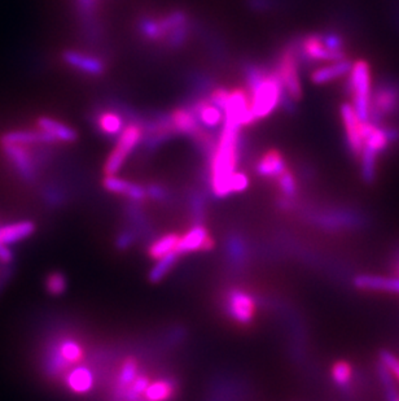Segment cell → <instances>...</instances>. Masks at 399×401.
Returning a JSON list of instances; mask_svg holds the SVG:
<instances>
[{
    "label": "cell",
    "mask_w": 399,
    "mask_h": 401,
    "mask_svg": "<svg viewBox=\"0 0 399 401\" xmlns=\"http://www.w3.org/2000/svg\"><path fill=\"white\" fill-rule=\"evenodd\" d=\"M242 126L233 119L224 117L219 142L215 144L212 158V188L214 195H230V179L236 172L237 151Z\"/></svg>",
    "instance_id": "1"
},
{
    "label": "cell",
    "mask_w": 399,
    "mask_h": 401,
    "mask_svg": "<svg viewBox=\"0 0 399 401\" xmlns=\"http://www.w3.org/2000/svg\"><path fill=\"white\" fill-rule=\"evenodd\" d=\"M247 82L256 120L267 117L287 96L276 72L266 73L260 68L251 66L247 70Z\"/></svg>",
    "instance_id": "2"
},
{
    "label": "cell",
    "mask_w": 399,
    "mask_h": 401,
    "mask_svg": "<svg viewBox=\"0 0 399 401\" xmlns=\"http://www.w3.org/2000/svg\"><path fill=\"white\" fill-rule=\"evenodd\" d=\"M347 75V91L353 96L354 111L361 121H370L372 98L370 66L364 60H358L354 63Z\"/></svg>",
    "instance_id": "3"
},
{
    "label": "cell",
    "mask_w": 399,
    "mask_h": 401,
    "mask_svg": "<svg viewBox=\"0 0 399 401\" xmlns=\"http://www.w3.org/2000/svg\"><path fill=\"white\" fill-rule=\"evenodd\" d=\"M141 137H143V130L138 125L131 123L129 126L123 128L116 147L111 151L109 158L105 162V167H104L105 176H116L120 172L125 160L127 159L132 149L138 146Z\"/></svg>",
    "instance_id": "4"
},
{
    "label": "cell",
    "mask_w": 399,
    "mask_h": 401,
    "mask_svg": "<svg viewBox=\"0 0 399 401\" xmlns=\"http://www.w3.org/2000/svg\"><path fill=\"white\" fill-rule=\"evenodd\" d=\"M279 78L284 87V91L287 93L290 100L299 102L302 99V86L301 78L298 75L297 57L293 50H287L279 61L278 70Z\"/></svg>",
    "instance_id": "5"
},
{
    "label": "cell",
    "mask_w": 399,
    "mask_h": 401,
    "mask_svg": "<svg viewBox=\"0 0 399 401\" xmlns=\"http://www.w3.org/2000/svg\"><path fill=\"white\" fill-rule=\"evenodd\" d=\"M170 123L173 126V130L175 133H182L191 135L197 142L206 144V146H213L212 137L203 129L201 123L198 121L197 116L192 109L188 108H177L170 114Z\"/></svg>",
    "instance_id": "6"
},
{
    "label": "cell",
    "mask_w": 399,
    "mask_h": 401,
    "mask_svg": "<svg viewBox=\"0 0 399 401\" xmlns=\"http://www.w3.org/2000/svg\"><path fill=\"white\" fill-rule=\"evenodd\" d=\"M398 102V89L391 84H382L372 93L370 121L379 123L397 109Z\"/></svg>",
    "instance_id": "7"
},
{
    "label": "cell",
    "mask_w": 399,
    "mask_h": 401,
    "mask_svg": "<svg viewBox=\"0 0 399 401\" xmlns=\"http://www.w3.org/2000/svg\"><path fill=\"white\" fill-rule=\"evenodd\" d=\"M340 114H341V120H343L345 131H346L347 147L352 151L353 155L359 158L362 153L363 146H364V140H363L362 133H361L362 121L357 116L352 104H341Z\"/></svg>",
    "instance_id": "8"
},
{
    "label": "cell",
    "mask_w": 399,
    "mask_h": 401,
    "mask_svg": "<svg viewBox=\"0 0 399 401\" xmlns=\"http://www.w3.org/2000/svg\"><path fill=\"white\" fill-rule=\"evenodd\" d=\"M82 357H84L82 347L73 339H66L57 345L52 355L49 356L48 369L55 373L63 372L68 365L79 363Z\"/></svg>",
    "instance_id": "9"
},
{
    "label": "cell",
    "mask_w": 399,
    "mask_h": 401,
    "mask_svg": "<svg viewBox=\"0 0 399 401\" xmlns=\"http://www.w3.org/2000/svg\"><path fill=\"white\" fill-rule=\"evenodd\" d=\"M302 52L311 61H338L346 59L345 51H334L325 46L322 34H311L302 42Z\"/></svg>",
    "instance_id": "10"
},
{
    "label": "cell",
    "mask_w": 399,
    "mask_h": 401,
    "mask_svg": "<svg viewBox=\"0 0 399 401\" xmlns=\"http://www.w3.org/2000/svg\"><path fill=\"white\" fill-rule=\"evenodd\" d=\"M6 158L13 164L15 169L19 172L26 181H33L36 176L34 161L29 153L28 146L21 144H1Z\"/></svg>",
    "instance_id": "11"
},
{
    "label": "cell",
    "mask_w": 399,
    "mask_h": 401,
    "mask_svg": "<svg viewBox=\"0 0 399 401\" xmlns=\"http://www.w3.org/2000/svg\"><path fill=\"white\" fill-rule=\"evenodd\" d=\"M63 59L68 66L78 69L84 75L96 77V75H102L105 72V64L99 57L68 50L63 54Z\"/></svg>",
    "instance_id": "12"
},
{
    "label": "cell",
    "mask_w": 399,
    "mask_h": 401,
    "mask_svg": "<svg viewBox=\"0 0 399 401\" xmlns=\"http://www.w3.org/2000/svg\"><path fill=\"white\" fill-rule=\"evenodd\" d=\"M213 247V241L209 236L204 226H195L188 233L180 236L178 242L175 252L180 256L183 253L194 252L198 250H210Z\"/></svg>",
    "instance_id": "13"
},
{
    "label": "cell",
    "mask_w": 399,
    "mask_h": 401,
    "mask_svg": "<svg viewBox=\"0 0 399 401\" xmlns=\"http://www.w3.org/2000/svg\"><path fill=\"white\" fill-rule=\"evenodd\" d=\"M254 308H256L254 300L247 292L235 289L230 294L228 309H230V315L233 319H236L242 324L251 322L253 315H254Z\"/></svg>",
    "instance_id": "14"
},
{
    "label": "cell",
    "mask_w": 399,
    "mask_h": 401,
    "mask_svg": "<svg viewBox=\"0 0 399 401\" xmlns=\"http://www.w3.org/2000/svg\"><path fill=\"white\" fill-rule=\"evenodd\" d=\"M353 63L347 59L332 61L328 66L318 68L311 73V82L315 84H324L332 82L334 80H338L344 75H347L352 70Z\"/></svg>",
    "instance_id": "15"
},
{
    "label": "cell",
    "mask_w": 399,
    "mask_h": 401,
    "mask_svg": "<svg viewBox=\"0 0 399 401\" xmlns=\"http://www.w3.org/2000/svg\"><path fill=\"white\" fill-rule=\"evenodd\" d=\"M354 285L361 289L399 294V277H381V275L363 274L355 277Z\"/></svg>",
    "instance_id": "16"
},
{
    "label": "cell",
    "mask_w": 399,
    "mask_h": 401,
    "mask_svg": "<svg viewBox=\"0 0 399 401\" xmlns=\"http://www.w3.org/2000/svg\"><path fill=\"white\" fill-rule=\"evenodd\" d=\"M257 173L262 177H276L287 170V164L283 155L276 149H269L260 158L257 167Z\"/></svg>",
    "instance_id": "17"
},
{
    "label": "cell",
    "mask_w": 399,
    "mask_h": 401,
    "mask_svg": "<svg viewBox=\"0 0 399 401\" xmlns=\"http://www.w3.org/2000/svg\"><path fill=\"white\" fill-rule=\"evenodd\" d=\"M38 129L45 130L51 134L56 142H64V143H72L77 140V131L72 129L63 122L57 121L49 117H40L37 122Z\"/></svg>",
    "instance_id": "18"
},
{
    "label": "cell",
    "mask_w": 399,
    "mask_h": 401,
    "mask_svg": "<svg viewBox=\"0 0 399 401\" xmlns=\"http://www.w3.org/2000/svg\"><path fill=\"white\" fill-rule=\"evenodd\" d=\"M198 121L206 128H217L224 121V113L221 108L214 105L210 100H200L197 102L194 109Z\"/></svg>",
    "instance_id": "19"
},
{
    "label": "cell",
    "mask_w": 399,
    "mask_h": 401,
    "mask_svg": "<svg viewBox=\"0 0 399 401\" xmlns=\"http://www.w3.org/2000/svg\"><path fill=\"white\" fill-rule=\"evenodd\" d=\"M36 226L30 221H21L16 224L7 225L0 227V244L17 243L34 233Z\"/></svg>",
    "instance_id": "20"
},
{
    "label": "cell",
    "mask_w": 399,
    "mask_h": 401,
    "mask_svg": "<svg viewBox=\"0 0 399 401\" xmlns=\"http://www.w3.org/2000/svg\"><path fill=\"white\" fill-rule=\"evenodd\" d=\"M69 388L75 393H86L93 388V374L86 366H78L66 377Z\"/></svg>",
    "instance_id": "21"
},
{
    "label": "cell",
    "mask_w": 399,
    "mask_h": 401,
    "mask_svg": "<svg viewBox=\"0 0 399 401\" xmlns=\"http://www.w3.org/2000/svg\"><path fill=\"white\" fill-rule=\"evenodd\" d=\"M34 143H46L45 131L40 130V129H38V130L10 131L1 137V144L30 146Z\"/></svg>",
    "instance_id": "22"
},
{
    "label": "cell",
    "mask_w": 399,
    "mask_h": 401,
    "mask_svg": "<svg viewBox=\"0 0 399 401\" xmlns=\"http://www.w3.org/2000/svg\"><path fill=\"white\" fill-rule=\"evenodd\" d=\"M180 236L178 234H166L162 238L157 239L149 247V256L159 260L161 257L166 256L169 253L174 252L177 250L178 242Z\"/></svg>",
    "instance_id": "23"
},
{
    "label": "cell",
    "mask_w": 399,
    "mask_h": 401,
    "mask_svg": "<svg viewBox=\"0 0 399 401\" xmlns=\"http://www.w3.org/2000/svg\"><path fill=\"white\" fill-rule=\"evenodd\" d=\"M174 393V384L169 381H157L149 383L144 392L148 401H167Z\"/></svg>",
    "instance_id": "24"
},
{
    "label": "cell",
    "mask_w": 399,
    "mask_h": 401,
    "mask_svg": "<svg viewBox=\"0 0 399 401\" xmlns=\"http://www.w3.org/2000/svg\"><path fill=\"white\" fill-rule=\"evenodd\" d=\"M99 129L108 135H117L123 130V120L118 113L104 112L97 119Z\"/></svg>",
    "instance_id": "25"
},
{
    "label": "cell",
    "mask_w": 399,
    "mask_h": 401,
    "mask_svg": "<svg viewBox=\"0 0 399 401\" xmlns=\"http://www.w3.org/2000/svg\"><path fill=\"white\" fill-rule=\"evenodd\" d=\"M361 161H362V177L364 182L372 183L376 178V164H377V158L379 155L373 152L372 149L363 147L362 153H361Z\"/></svg>",
    "instance_id": "26"
},
{
    "label": "cell",
    "mask_w": 399,
    "mask_h": 401,
    "mask_svg": "<svg viewBox=\"0 0 399 401\" xmlns=\"http://www.w3.org/2000/svg\"><path fill=\"white\" fill-rule=\"evenodd\" d=\"M178 256L179 255L174 251V252L169 253L166 256L161 257L157 264L155 265V268L149 273V280L150 282H159L162 280L169 273V271L174 266V264L177 262Z\"/></svg>",
    "instance_id": "27"
},
{
    "label": "cell",
    "mask_w": 399,
    "mask_h": 401,
    "mask_svg": "<svg viewBox=\"0 0 399 401\" xmlns=\"http://www.w3.org/2000/svg\"><path fill=\"white\" fill-rule=\"evenodd\" d=\"M136 377H138V363L134 357H129L122 365L120 379H118V386L122 391H126L132 382L136 379Z\"/></svg>",
    "instance_id": "28"
},
{
    "label": "cell",
    "mask_w": 399,
    "mask_h": 401,
    "mask_svg": "<svg viewBox=\"0 0 399 401\" xmlns=\"http://www.w3.org/2000/svg\"><path fill=\"white\" fill-rule=\"evenodd\" d=\"M377 370H379V377H380V381L381 383H382L384 390H385V393H386L388 400H396L397 396H398L397 386H396V378L391 375L389 370H388L384 365L381 364V363H379Z\"/></svg>",
    "instance_id": "29"
},
{
    "label": "cell",
    "mask_w": 399,
    "mask_h": 401,
    "mask_svg": "<svg viewBox=\"0 0 399 401\" xmlns=\"http://www.w3.org/2000/svg\"><path fill=\"white\" fill-rule=\"evenodd\" d=\"M102 185H104V187H105L108 191H111V192L129 196L134 183L130 182V181L116 177V176H107V177L104 178V181H102Z\"/></svg>",
    "instance_id": "30"
},
{
    "label": "cell",
    "mask_w": 399,
    "mask_h": 401,
    "mask_svg": "<svg viewBox=\"0 0 399 401\" xmlns=\"http://www.w3.org/2000/svg\"><path fill=\"white\" fill-rule=\"evenodd\" d=\"M352 366L346 361H338L332 368V377L338 386H347L352 381Z\"/></svg>",
    "instance_id": "31"
},
{
    "label": "cell",
    "mask_w": 399,
    "mask_h": 401,
    "mask_svg": "<svg viewBox=\"0 0 399 401\" xmlns=\"http://www.w3.org/2000/svg\"><path fill=\"white\" fill-rule=\"evenodd\" d=\"M140 33L146 38H148L150 40H159L164 39L162 31L159 28V22L158 20L155 19H144L140 21L139 24Z\"/></svg>",
    "instance_id": "32"
},
{
    "label": "cell",
    "mask_w": 399,
    "mask_h": 401,
    "mask_svg": "<svg viewBox=\"0 0 399 401\" xmlns=\"http://www.w3.org/2000/svg\"><path fill=\"white\" fill-rule=\"evenodd\" d=\"M278 183L281 192L284 195L293 196L296 194L297 191V185H296V179H295V176L289 172L288 169L280 174L278 177Z\"/></svg>",
    "instance_id": "33"
},
{
    "label": "cell",
    "mask_w": 399,
    "mask_h": 401,
    "mask_svg": "<svg viewBox=\"0 0 399 401\" xmlns=\"http://www.w3.org/2000/svg\"><path fill=\"white\" fill-rule=\"evenodd\" d=\"M380 363L384 365L391 375L399 382V358L396 355H393L389 351H381Z\"/></svg>",
    "instance_id": "34"
},
{
    "label": "cell",
    "mask_w": 399,
    "mask_h": 401,
    "mask_svg": "<svg viewBox=\"0 0 399 401\" xmlns=\"http://www.w3.org/2000/svg\"><path fill=\"white\" fill-rule=\"evenodd\" d=\"M66 289L65 277L60 273H54L48 277L47 280V289L52 294V295H60L63 294Z\"/></svg>",
    "instance_id": "35"
},
{
    "label": "cell",
    "mask_w": 399,
    "mask_h": 401,
    "mask_svg": "<svg viewBox=\"0 0 399 401\" xmlns=\"http://www.w3.org/2000/svg\"><path fill=\"white\" fill-rule=\"evenodd\" d=\"M230 93H231V90H227L224 87H219V89H215L214 91H212L209 100L223 111L226 108L227 103H228Z\"/></svg>",
    "instance_id": "36"
},
{
    "label": "cell",
    "mask_w": 399,
    "mask_h": 401,
    "mask_svg": "<svg viewBox=\"0 0 399 401\" xmlns=\"http://www.w3.org/2000/svg\"><path fill=\"white\" fill-rule=\"evenodd\" d=\"M249 185V178L245 173L235 172L230 179V192H242Z\"/></svg>",
    "instance_id": "37"
},
{
    "label": "cell",
    "mask_w": 399,
    "mask_h": 401,
    "mask_svg": "<svg viewBox=\"0 0 399 401\" xmlns=\"http://www.w3.org/2000/svg\"><path fill=\"white\" fill-rule=\"evenodd\" d=\"M97 0H77V7L84 17H90L96 8Z\"/></svg>",
    "instance_id": "38"
},
{
    "label": "cell",
    "mask_w": 399,
    "mask_h": 401,
    "mask_svg": "<svg viewBox=\"0 0 399 401\" xmlns=\"http://www.w3.org/2000/svg\"><path fill=\"white\" fill-rule=\"evenodd\" d=\"M147 195L156 199V200H159V199L165 197V190L162 187L158 186V185H150L147 188Z\"/></svg>",
    "instance_id": "39"
},
{
    "label": "cell",
    "mask_w": 399,
    "mask_h": 401,
    "mask_svg": "<svg viewBox=\"0 0 399 401\" xmlns=\"http://www.w3.org/2000/svg\"><path fill=\"white\" fill-rule=\"evenodd\" d=\"M13 259V255L10 248L6 244H0V262H10Z\"/></svg>",
    "instance_id": "40"
},
{
    "label": "cell",
    "mask_w": 399,
    "mask_h": 401,
    "mask_svg": "<svg viewBox=\"0 0 399 401\" xmlns=\"http://www.w3.org/2000/svg\"><path fill=\"white\" fill-rule=\"evenodd\" d=\"M394 401H399V395H398V396H397V399H396V400H394Z\"/></svg>",
    "instance_id": "41"
}]
</instances>
